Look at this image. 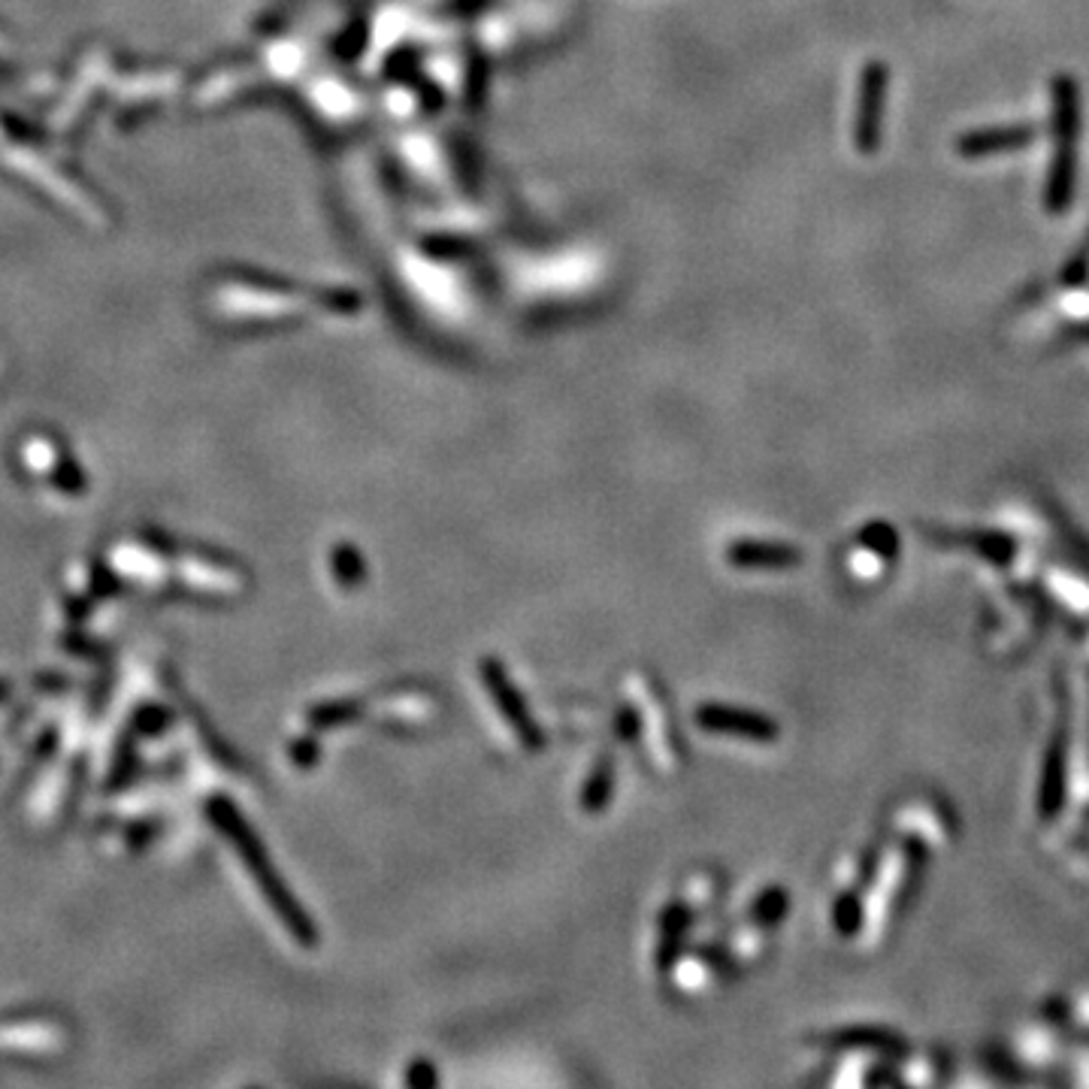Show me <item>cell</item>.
<instances>
[{
	"label": "cell",
	"mask_w": 1089,
	"mask_h": 1089,
	"mask_svg": "<svg viewBox=\"0 0 1089 1089\" xmlns=\"http://www.w3.org/2000/svg\"><path fill=\"white\" fill-rule=\"evenodd\" d=\"M224 824H228L233 841H237L242 854H245V860H249V866L254 869V878L261 883V890H264L266 899H270V905H273V911L279 914V920L287 926V932H291L303 947H315V944H318V929L312 926V920L306 918V911L294 902V896L287 893L285 883L275 878L273 866H270V860L264 857L261 845L252 838V833H249L240 820H233V817L224 820Z\"/></svg>",
	"instance_id": "obj_1"
},
{
	"label": "cell",
	"mask_w": 1089,
	"mask_h": 1089,
	"mask_svg": "<svg viewBox=\"0 0 1089 1089\" xmlns=\"http://www.w3.org/2000/svg\"><path fill=\"white\" fill-rule=\"evenodd\" d=\"M479 669H482L484 688H488V693H491L493 702H496L500 714L509 721L512 733L517 735V742L527 747V751H540V747L545 745V735H542L536 718H533L527 705H524V697H521V690L515 688V681L509 678L503 663L493 660V657H488V660H482Z\"/></svg>",
	"instance_id": "obj_2"
},
{
	"label": "cell",
	"mask_w": 1089,
	"mask_h": 1089,
	"mask_svg": "<svg viewBox=\"0 0 1089 1089\" xmlns=\"http://www.w3.org/2000/svg\"><path fill=\"white\" fill-rule=\"evenodd\" d=\"M697 723L705 733L733 735V739H747V742H775L778 739V723L768 721L760 711L735 709V705L709 702L697 709Z\"/></svg>",
	"instance_id": "obj_3"
},
{
	"label": "cell",
	"mask_w": 1089,
	"mask_h": 1089,
	"mask_svg": "<svg viewBox=\"0 0 1089 1089\" xmlns=\"http://www.w3.org/2000/svg\"><path fill=\"white\" fill-rule=\"evenodd\" d=\"M726 561L739 569H793L803 563V554L784 542L739 540L726 548Z\"/></svg>",
	"instance_id": "obj_4"
},
{
	"label": "cell",
	"mask_w": 1089,
	"mask_h": 1089,
	"mask_svg": "<svg viewBox=\"0 0 1089 1089\" xmlns=\"http://www.w3.org/2000/svg\"><path fill=\"white\" fill-rule=\"evenodd\" d=\"M829 1047H850V1050H871L883 1056H905L908 1044L902 1035L881 1029V1026H845L824 1038Z\"/></svg>",
	"instance_id": "obj_5"
},
{
	"label": "cell",
	"mask_w": 1089,
	"mask_h": 1089,
	"mask_svg": "<svg viewBox=\"0 0 1089 1089\" xmlns=\"http://www.w3.org/2000/svg\"><path fill=\"white\" fill-rule=\"evenodd\" d=\"M1066 742L1056 739L1050 751H1047V763H1044V775H1041V799H1038V811L1044 817H1054L1059 808H1062V799H1066Z\"/></svg>",
	"instance_id": "obj_6"
},
{
	"label": "cell",
	"mask_w": 1089,
	"mask_h": 1089,
	"mask_svg": "<svg viewBox=\"0 0 1089 1089\" xmlns=\"http://www.w3.org/2000/svg\"><path fill=\"white\" fill-rule=\"evenodd\" d=\"M611 790H615V763H611L608 754H603L590 766V775H587L585 787H582V799L578 803H582L587 815H599L611 803Z\"/></svg>",
	"instance_id": "obj_7"
},
{
	"label": "cell",
	"mask_w": 1089,
	"mask_h": 1089,
	"mask_svg": "<svg viewBox=\"0 0 1089 1089\" xmlns=\"http://www.w3.org/2000/svg\"><path fill=\"white\" fill-rule=\"evenodd\" d=\"M331 573L336 578V585L357 587L367 578V563H364L360 551L352 542H339L331 551Z\"/></svg>",
	"instance_id": "obj_8"
},
{
	"label": "cell",
	"mask_w": 1089,
	"mask_h": 1089,
	"mask_svg": "<svg viewBox=\"0 0 1089 1089\" xmlns=\"http://www.w3.org/2000/svg\"><path fill=\"white\" fill-rule=\"evenodd\" d=\"M787 908H790L787 890H784V887H768V890H763V893L754 899L751 914H754V920H757V923H763V926H775V923H781V920H784Z\"/></svg>",
	"instance_id": "obj_9"
},
{
	"label": "cell",
	"mask_w": 1089,
	"mask_h": 1089,
	"mask_svg": "<svg viewBox=\"0 0 1089 1089\" xmlns=\"http://www.w3.org/2000/svg\"><path fill=\"white\" fill-rule=\"evenodd\" d=\"M862 918H866V911H862L860 896L857 893L838 896L836 905H833V926H836L838 935H845V939L857 935L862 929Z\"/></svg>",
	"instance_id": "obj_10"
},
{
	"label": "cell",
	"mask_w": 1089,
	"mask_h": 1089,
	"mask_svg": "<svg viewBox=\"0 0 1089 1089\" xmlns=\"http://www.w3.org/2000/svg\"><path fill=\"white\" fill-rule=\"evenodd\" d=\"M860 545L866 551H871L875 557H883V561H893L899 554V533H896L890 524L883 521H875L869 527H862L860 533Z\"/></svg>",
	"instance_id": "obj_11"
},
{
	"label": "cell",
	"mask_w": 1089,
	"mask_h": 1089,
	"mask_svg": "<svg viewBox=\"0 0 1089 1089\" xmlns=\"http://www.w3.org/2000/svg\"><path fill=\"white\" fill-rule=\"evenodd\" d=\"M357 714H360L357 702H327V705H318V709L310 711V723L315 730H333V726H343V723L355 721Z\"/></svg>",
	"instance_id": "obj_12"
},
{
	"label": "cell",
	"mask_w": 1089,
	"mask_h": 1089,
	"mask_svg": "<svg viewBox=\"0 0 1089 1089\" xmlns=\"http://www.w3.org/2000/svg\"><path fill=\"white\" fill-rule=\"evenodd\" d=\"M618 735L624 739V742H636L639 739V733H642V718H639V711L632 709V705H624V709L618 711Z\"/></svg>",
	"instance_id": "obj_13"
},
{
	"label": "cell",
	"mask_w": 1089,
	"mask_h": 1089,
	"mask_svg": "<svg viewBox=\"0 0 1089 1089\" xmlns=\"http://www.w3.org/2000/svg\"><path fill=\"white\" fill-rule=\"evenodd\" d=\"M406 1083H409V1087H433V1083H439V1075H436V1068L430 1066V1062L418 1059V1062H412L409 1071H406Z\"/></svg>",
	"instance_id": "obj_14"
},
{
	"label": "cell",
	"mask_w": 1089,
	"mask_h": 1089,
	"mask_svg": "<svg viewBox=\"0 0 1089 1089\" xmlns=\"http://www.w3.org/2000/svg\"><path fill=\"white\" fill-rule=\"evenodd\" d=\"M291 757L297 760L300 766H312V763H318V757H322V742H318L315 735L300 739L297 745H294V754H291Z\"/></svg>",
	"instance_id": "obj_15"
}]
</instances>
